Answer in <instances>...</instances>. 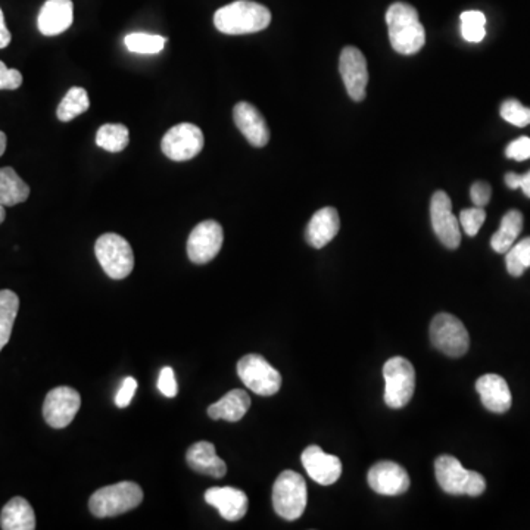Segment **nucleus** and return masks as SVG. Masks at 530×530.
Here are the masks:
<instances>
[{"label":"nucleus","mask_w":530,"mask_h":530,"mask_svg":"<svg viewBox=\"0 0 530 530\" xmlns=\"http://www.w3.org/2000/svg\"><path fill=\"white\" fill-rule=\"evenodd\" d=\"M0 527L4 530H35V510L21 496L12 498L0 513Z\"/></svg>","instance_id":"obj_24"},{"label":"nucleus","mask_w":530,"mask_h":530,"mask_svg":"<svg viewBox=\"0 0 530 530\" xmlns=\"http://www.w3.org/2000/svg\"><path fill=\"white\" fill-rule=\"evenodd\" d=\"M430 220L433 231L440 238L443 247L448 249H457L461 243L460 221L452 214V202L443 190H438L430 201Z\"/></svg>","instance_id":"obj_11"},{"label":"nucleus","mask_w":530,"mask_h":530,"mask_svg":"<svg viewBox=\"0 0 530 530\" xmlns=\"http://www.w3.org/2000/svg\"><path fill=\"white\" fill-rule=\"evenodd\" d=\"M238 375L245 387L261 397H271L281 387V373L258 354H249L238 360Z\"/></svg>","instance_id":"obj_9"},{"label":"nucleus","mask_w":530,"mask_h":530,"mask_svg":"<svg viewBox=\"0 0 530 530\" xmlns=\"http://www.w3.org/2000/svg\"><path fill=\"white\" fill-rule=\"evenodd\" d=\"M387 33L395 52L416 55L426 45V30L411 5L395 2L387 12Z\"/></svg>","instance_id":"obj_1"},{"label":"nucleus","mask_w":530,"mask_h":530,"mask_svg":"<svg viewBox=\"0 0 530 530\" xmlns=\"http://www.w3.org/2000/svg\"><path fill=\"white\" fill-rule=\"evenodd\" d=\"M224 242V231L220 223L214 220L202 221L187 238V255L194 264H207L218 255Z\"/></svg>","instance_id":"obj_12"},{"label":"nucleus","mask_w":530,"mask_h":530,"mask_svg":"<svg viewBox=\"0 0 530 530\" xmlns=\"http://www.w3.org/2000/svg\"><path fill=\"white\" fill-rule=\"evenodd\" d=\"M501 117L515 127H526L530 124V108L522 105L517 99H507L501 105Z\"/></svg>","instance_id":"obj_33"},{"label":"nucleus","mask_w":530,"mask_h":530,"mask_svg":"<svg viewBox=\"0 0 530 530\" xmlns=\"http://www.w3.org/2000/svg\"><path fill=\"white\" fill-rule=\"evenodd\" d=\"M341 228L339 212L332 207H326L315 212L310 223H308L307 236L308 243L315 249H322L327 243L332 242L336 238Z\"/></svg>","instance_id":"obj_21"},{"label":"nucleus","mask_w":530,"mask_h":530,"mask_svg":"<svg viewBox=\"0 0 530 530\" xmlns=\"http://www.w3.org/2000/svg\"><path fill=\"white\" fill-rule=\"evenodd\" d=\"M124 43L130 52L154 55L164 49L167 38L163 36L146 35V33H132L124 38Z\"/></svg>","instance_id":"obj_31"},{"label":"nucleus","mask_w":530,"mask_h":530,"mask_svg":"<svg viewBox=\"0 0 530 530\" xmlns=\"http://www.w3.org/2000/svg\"><path fill=\"white\" fill-rule=\"evenodd\" d=\"M476 390L481 395L482 404L493 413H507L512 407V392L501 376H482L481 379H477Z\"/></svg>","instance_id":"obj_20"},{"label":"nucleus","mask_w":530,"mask_h":530,"mask_svg":"<svg viewBox=\"0 0 530 530\" xmlns=\"http://www.w3.org/2000/svg\"><path fill=\"white\" fill-rule=\"evenodd\" d=\"M95 254L99 264L111 279L122 281L134 269V254L122 236L105 233L96 240Z\"/></svg>","instance_id":"obj_7"},{"label":"nucleus","mask_w":530,"mask_h":530,"mask_svg":"<svg viewBox=\"0 0 530 530\" xmlns=\"http://www.w3.org/2000/svg\"><path fill=\"white\" fill-rule=\"evenodd\" d=\"M507 271L513 277H520L530 267V238L514 243L505 254Z\"/></svg>","instance_id":"obj_30"},{"label":"nucleus","mask_w":530,"mask_h":530,"mask_svg":"<svg viewBox=\"0 0 530 530\" xmlns=\"http://www.w3.org/2000/svg\"><path fill=\"white\" fill-rule=\"evenodd\" d=\"M137 382L134 377H127L122 382V387L118 390L117 395H115V404L120 408H125V407L130 406L132 397L136 394Z\"/></svg>","instance_id":"obj_38"},{"label":"nucleus","mask_w":530,"mask_h":530,"mask_svg":"<svg viewBox=\"0 0 530 530\" xmlns=\"http://www.w3.org/2000/svg\"><path fill=\"white\" fill-rule=\"evenodd\" d=\"M368 485L380 495L397 496L409 488V476L404 467L394 461H379L368 472Z\"/></svg>","instance_id":"obj_15"},{"label":"nucleus","mask_w":530,"mask_h":530,"mask_svg":"<svg viewBox=\"0 0 530 530\" xmlns=\"http://www.w3.org/2000/svg\"><path fill=\"white\" fill-rule=\"evenodd\" d=\"M19 310V298L16 292L0 291V351L8 344L12 329Z\"/></svg>","instance_id":"obj_27"},{"label":"nucleus","mask_w":530,"mask_h":530,"mask_svg":"<svg viewBox=\"0 0 530 530\" xmlns=\"http://www.w3.org/2000/svg\"><path fill=\"white\" fill-rule=\"evenodd\" d=\"M23 84V74L18 69H8L0 61V90H16Z\"/></svg>","instance_id":"obj_35"},{"label":"nucleus","mask_w":530,"mask_h":530,"mask_svg":"<svg viewBox=\"0 0 530 530\" xmlns=\"http://www.w3.org/2000/svg\"><path fill=\"white\" fill-rule=\"evenodd\" d=\"M5 217H6V211H5L4 205H0V224L4 223Z\"/></svg>","instance_id":"obj_43"},{"label":"nucleus","mask_w":530,"mask_h":530,"mask_svg":"<svg viewBox=\"0 0 530 530\" xmlns=\"http://www.w3.org/2000/svg\"><path fill=\"white\" fill-rule=\"evenodd\" d=\"M436 481L450 495L479 496L485 493V477L466 470L452 455H440L435 461Z\"/></svg>","instance_id":"obj_3"},{"label":"nucleus","mask_w":530,"mask_h":530,"mask_svg":"<svg viewBox=\"0 0 530 530\" xmlns=\"http://www.w3.org/2000/svg\"><path fill=\"white\" fill-rule=\"evenodd\" d=\"M74 18L71 0H48L38 14V31L43 36H58L69 30Z\"/></svg>","instance_id":"obj_19"},{"label":"nucleus","mask_w":530,"mask_h":530,"mask_svg":"<svg viewBox=\"0 0 530 530\" xmlns=\"http://www.w3.org/2000/svg\"><path fill=\"white\" fill-rule=\"evenodd\" d=\"M470 196H472L474 207L483 208L491 201L493 189H491V186L486 182H476L472 186V189H470Z\"/></svg>","instance_id":"obj_39"},{"label":"nucleus","mask_w":530,"mask_h":530,"mask_svg":"<svg viewBox=\"0 0 530 530\" xmlns=\"http://www.w3.org/2000/svg\"><path fill=\"white\" fill-rule=\"evenodd\" d=\"M339 71L349 98L355 102H361L366 98L368 84L367 59L363 52L354 46H346L341 53Z\"/></svg>","instance_id":"obj_14"},{"label":"nucleus","mask_w":530,"mask_h":530,"mask_svg":"<svg viewBox=\"0 0 530 530\" xmlns=\"http://www.w3.org/2000/svg\"><path fill=\"white\" fill-rule=\"evenodd\" d=\"M90 106L88 91L83 88H72L67 91V95L62 99L58 106L57 115L59 122H69L79 115L84 114Z\"/></svg>","instance_id":"obj_28"},{"label":"nucleus","mask_w":530,"mask_h":530,"mask_svg":"<svg viewBox=\"0 0 530 530\" xmlns=\"http://www.w3.org/2000/svg\"><path fill=\"white\" fill-rule=\"evenodd\" d=\"M204 132L192 122H182L168 130L161 142L164 155L175 163H185L201 154L204 149Z\"/></svg>","instance_id":"obj_10"},{"label":"nucleus","mask_w":530,"mask_h":530,"mask_svg":"<svg viewBox=\"0 0 530 530\" xmlns=\"http://www.w3.org/2000/svg\"><path fill=\"white\" fill-rule=\"evenodd\" d=\"M486 212L481 207H474V208L462 209L460 214V223H461L462 230L466 231V235L473 238L481 230L482 224L485 223Z\"/></svg>","instance_id":"obj_34"},{"label":"nucleus","mask_w":530,"mask_h":530,"mask_svg":"<svg viewBox=\"0 0 530 530\" xmlns=\"http://www.w3.org/2000/svg\"><path fill=\"white\" fill-rule=\"evenodd\" d=\"M30 196V187L11 167L0 168V205L16 207Z\"/></svg>","instance_id":"obj_25"},{"label":"nucleus","mask_w":530,"mask_h":530,"mask_svg":"<svg viewBox=\"0 0 530 530\" xmlns=\"http://www.w3.org/2000/svg\"><path fill=\"white\" fill-rule=\"evenodd\" d=\"M186 460L195 472L205 474V476L220 477L226 476L228 473V466L226 462L217 455L216 447L211 442L201 440L192 445L187 450Z\"/></svg>","instance_id":"obj_22"},{"label":"nucleus","mask_w":530,"mask_h":530,"mask_svg":"<svg viewBox=\"0 0 530 530\" xmlns=\"http://www.w3.org/2000/svg\"><path fill=\"white\" fill-rule=\"evenodd\" d=\"M130 132L124 124H105L96 132V144L105 151L118 154L129 146Z\"/></svg>","instance_id":"obj_29"},{"label":"nucleus","mask_w":530,"mask_h":530,"mask_svg":"<svg viewBox=\"0 0 530 530\" xmlns=\"http://www.w3.org/2000/svg\"><path fill=\"white\" fill-rule=\"evenodd\" d=\"M143 501V491L134 482H120L105 486L90 496L89 508L99 519L124 514L132 508L139 507Z\"/></svg>","instance_id":"obj_4"},{"label":"nucleus","mask_w":530,"mask_h":530,"mask_svg":"<svg viewBox=\"0 0 530 530\" xmlns=\"http://www.w3.org/2000/svg\"><path fill=\"white\" fill-rule=\"evenodd\" d=\"M523 230V214L517 209L508 211L501 220L500 230L491 238V247L498 254H507Z\"/></svg>","instance_id":"obj_26"},{"label":"nucleus","mask_w":530,"mask_h":530,"mask_svg":"<svg viewBox=\"0 0 530 530\" xmlns=\"http://www.w3.org/2000/svg\"><path fill=\"white\" fill-rule=\"evenodd\" d=\"M385 402L390 408L406 407L416 390V370L404 356H394L383 367Z\"/></svg>","instance_id":"obj_6"},{"label":"nucleus","mask_w":530,"mask_h":530,"mask_svg":"<svg viewBox=\"0 0 530 530\" xmlns=\"http://www.w3.org/2000/svg\"><path fill=\"white\" fill-rule=\"evenodd\" d=\"M11 40V31L8 30V26H6V23H5L4 11L0 8V49L8 48Z\"/></svg>","instance_id":"obj_41"},{"label":"nucleus","mask_w":530,"mask_h":530,"mask_svg":"<svg viewBox=\"0 0 530 530\" xmlns=\"http://www.w3.org/2000/svg\"><path fill=\"white\" fill-rule=\"evenodd\" d=\"M271 12L250 0H238L218 9L214 16L217 30L228 36L252 35L267 28Z\"/></svg>","instance_id":"obj_2"},{"label":"nucleus","mask_w":530,"mask_h":530,"mask_svg":"<svg viewBox=\"0 0 530 530\" xmlns=\"http://www.w3.org/2000/svg\"><path fill=\"white\" fill-rule=\"evenodd\" d=\"M250 397L242 389H233L224 395L220 401L212 404L208 408V416L212 420H226L235 423L242 420L249 411Z\"/></svg>","instance_id":"obj_23"},{"label":"nucleus","mask_w":530,"mask_h":530,"mask_svg":"<svg viewBox=\"0 0 530 530\" xmlns=\"http://www.w3.org/2000/svg\"><path fill=\"white\" fill-rule=\"evenodd\" d=\"M236 125L255 148H264L270 141L269 125L261 112L248 102H238L233 110Z\"/></svg>","instance_id":"obj_17"},{"label":"nucleus","mask_w":530,"mask_h":530,"mask_svg":"<svg viewBox=\"0 0 530 530\" xmlns=\"http://www.w3.org/2000/svg\"><path fill=\"white\" fill-rule=\"evenodd\" d=\"M308 503V491L305 479L296 472L286 470L279 474L273 486V507L281 519H300Z\"/></svg>","instance_id":"obj_5"},{"label":"nucleus","mask_w":530,"mask_h":530,"mask_svg":"<svg viewBox=\"0 0 530 530\" xmlns=\"http://www.w3.org/2000/svg\"><path fill=\"white\" fill-rule=\"evenodd\" d=\"M81 407V397L76 389L59 387L46 395L43 417L53 429H64L74 420Z\"/></svg>","instance_id":"obj_13"},{"label":"nucleus","mask_w":530,"mask_h":530,"mask_svg":"<svg viewBox=\"0 0 530 530\" xmlns=\"http://www.w3.org/2000/svg\"><path fill=\"white\" fill-rule=\"evenodd\" d=\"M430 341L445 355L459 358L469 351L470 336L455 315L440 313L430 323Z\"/></svg>","instance_id":"obj_8"},{"label":"nucleus","mask_w":530,"mask_h":530,"mask_svg":"<svg viewBox=\"0 0 530 530\" xmlns=\"http://www.w3.org/2000/svg\"><path fill=\"white\" fill-rule=\"evenodd\" d=\"M303 469L307 470L308 476L318 485L330 486L341 477L342 462L334 455L326 454L322 448L317 445H311L303 450L302 457Z\"/></svg>","instance_id":"obj_16"},{"label":"nucleus","mask_w":530,"mask_h":530,"mask_svg":"<svg viewBox=\"0 0 530 530\" xmlns=\"http://www.w3.org/2000/svg\"><path fill=\"white\" fill-rule=\"evenodd\" d=\"M205 501L220 512L223 519L238 522L243 519L248 512L247 493L238 488H209L205 493Z\"/></svg>","instance_id":"obj_18"},{"label":"nucleus","mask_w":530,"mask_h":530,"mask_svg":"<svg viewBox=\"0 0 530 530\" xmlns=\"http://www.w3.org/2000/svg\"><path fill=\"white\" fill-rule=\"evenodd\" d=\"M460 19H461V35L467 42L479 43L485 38L486 16L482 12H462Z\"/></svg>","instance_id":"obj_32"},{"label":"nucleus","mask_w":530,"mask_h":530,"mask_svg":"<svg viewBox=\"0 0 530 530\" xmlns=\"http://www.w3.org/2000/svg\"><path fill=\"white\" fill-rule=\"evenodd\" d=\"M6 134L4 132H0V156L4 155L5 151H6Z\"/></svg>","instance_id":"obj_42"},{"label":"nucleus","mask_w":530,"mask_h":530,"mask_svg":"<svg viewBox=\"0 0 530 530\" xmlns=\"http://www.w3.org/2000/svg\"><path fill=\"white\" fill-rule=\"evenodd\" d=\"M158 389L161 394L167 398H175L178 392L177 380H175V370L171 367H164L159 373Z\"/></svg>","instance_id":"obj_36"},{"label":"nucleus","mask_w":530,"mask_h":530,"mask_svg":"<svg viewBox=\"0 0 530 530\" xmlns=\"http://www.w3.org/2000/svg\"><path fill=\"white\" fill-rule=\"evenodd\" d=\"M505 185L510 187V189H522L523 194L530 197V171H527L526 175H515V173H508L505 175Z\"/></svg>","instance_id":"obj_40"},{"label":"nucleus","mask_w":530,"mask_h":530,"mask_svg":"<svg viewBox=\"0 0 530 530\" xmlns=\"http://www.w3.org/2000/svg\"><path fill=\"white\" fill-rule=\"evenodd\" d=\"M507 158L515 161H526L530 159V139L529 137H520L517 141L512 142L505 149Z\"/></svg>","instance_id":"obj_37"}]
</instances>
